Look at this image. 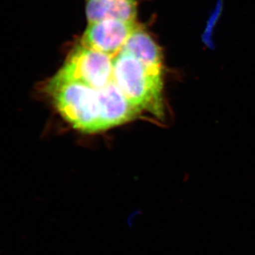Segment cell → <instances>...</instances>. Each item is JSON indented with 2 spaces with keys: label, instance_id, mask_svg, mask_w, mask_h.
Listing matches in <instances>:
<instances>
[{
  "label": "cell",
  "instance_id": "cell-1",
  "mask_svg": "<svg viewBox=\"0 0 255 255\" xmlns=\"http://www.w3.org/2000/svg\"><path fill=\"white\" fill-rule=\"evenodd\" d=\"M113 81L131 103L153 116H163L162 72L153 71L136 57L121 52L114 58Z\"/></svg>",
  "mask_w": 255,
  "mask_h": 255
},
{
  "label": "cell",
  "instance_id": "cell-2",
  "mask_svg": "<svg viewBox=\"0 0 255 255\" xmlns=\"http://www.w3.org/2000/svg\"><path fill=\"white\" fill-rule=\"evenodd\" d=\"M47 89L57 111L74 128L88 133L101 132L99 90L55 76Z\"/></svg>",
  "mask_w": 255,
  "mask_h": 255
},
{
  "label": "cell",
  "instance_id": "cell-3",
  "mask_svg": "<svg viewBox=\"0 0 255 255\" xmlns=\"http://www.w3.org/2000/svg\"><path fill=\"white\" fill-rule=\"evenodd\" d=\"M114 58L79 44L70 52L55 76L101 90L113 81Z\"/></svg>",
  "mask_w": 255,
  "mask_h": 255
},
{
  "label": "cell",
  "instance_id": "cell-4",
  "mask_svg": "<svg viewBox=\"0 0 255 255\" xmlns=\"http://www.w3.org/2000/svg\"><path fill=\"white\" fill-rule=\"evenodd\" d=\"M137 26L135 21L121 19L88 22L80 44L116 57L122 51Z\"/></svg>",
  "mask_w": 255,
  "mask_h": 255
},
{
  "label": "cell",
  "instance_id": "cell-5",
  "mask_svg": "<svg viewBox=\"0 0 255 255\" xmlns=\"http://www.w3.org/2000/svg\"><path fill=\"white\" fill-rule=\"evenodd\" d=\"M101 105V130L121 126L132 121L141 111L135 107L114 81L99 90Z\"/></svg>",
  "mask_w": 255,
  "mask_h": 255
},
{
  "label": "cell",
  "instance_id": "cell-6",
  "mask_svg": "<svg viewBox=\"0 0 255 255\" xmlns=\"http://www.w3.org/2000/svg\"><path fill=\"white\" fill-rule=\"evenodd\" d=\"M121 52L136 57L153 71L162 72V55L161 48L148 32L137 25Z\"/></svg>",
  "mask_w": 255,
  "mask_h": 255
},
{
  "label": "cell",
  "instance_id": "cell-7",
  "mask_svg": "<svg viewBox=\"0 0 255 255\" xmlns=\"http://www.w3.org/2000/svg\"><path fill=\"white\" fill-rule=\"evenodd\" d=\"M86 13L88 22L105 19L135 21L137 16V1L86 0Z\"/></svg>",
  "mask_w": 255,
  "mask_h": 255
}]
</instances>
